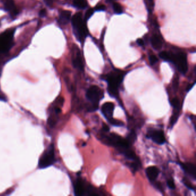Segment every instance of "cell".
<instances>
[{"mask_svg": "<svg viewBox=\"0 0 196 196\" xmlns=\"http://www.w3.org/2000/svg\"><path fill=\"white\" fill-rule=\"evenodd\" d=\"M159 57H160V58H162L163 60H164L165 61L171 62L172 53H169L166 52V51H163L159 53Z\"/></svg>", "mask_w": 196, "mask_h": 196, "instance_id": "21", "label": "cell"}, {"mask_svg": "<svg viewBox=\"0 0 196 196\" xmlns=\"http://www.w3.org/2000/svg\"><path fill=\"white\" fill-rule=\"evenodd\" d=\"M194 84H195V83H193L192 85H189V87L187 89V92H188V91H189L190 89H192V88L193 87V86L194 85Z\"/></svg>", "mask_w": 196, "mask_h": 196, "instance_id": "36", "label": "cell"}, {"mask_svg": "<svg viewBox=\"0 0 196 196\" xmlns=\"http://www.w3.org/2000/svg\"><path fill=\"white\" fill-rule=\"evenodd\" d=\"M88 186H86L85 183L82 179H76L74 185V190L75 194L76 196H84L87 194Z\"/></svg>", "mask_w": 196, "mask_h": 196, "instance_id": "9", "label": "cell"}, {"mask_svg": "<svg viewBox=\"0 0 196 196\" xmlns=\"http://www.w3.org/2000/svg\"><path fill=\"white\" fill-rule=\"evenodd\" d=\"M146 137L151 139L154 142L158 144L162 145L166 142L165 134L162 130L150 129L148 131Z\"/></svg>", "mask_w": 196, "mask_h": 196, "instance_id": "8", "label": "cell"}, {"mask_svg": "<svg viewBox=\"0 0 196 196\" xmlns=\"http://www.w3.org/2000/svg\"><path fill=\"white\" fill-rule=\"evenodd\" d=\"M146 173L148 179L151 182H154L158 177L159 173V170L156 166H152L147 167L146 170Z\"/></svg>", "mask_w": 196, "mask_h": 196, "instance_id": "12", "label": "cell"}, {"mask_svg": "<svg viewBox=\"0 0 196 196\" xmlns=\"http://www.w3.org/2000/svg\"><path fill=\"white\" fill-rule=\"evenodd\" d=\"M46 4L48 6H51L53 5V0H45Z\"/></svg>", "mask_w": 196, "mask_h": 196, "instance_id": "34", "label": "cell"}, {"mask_svg": "<svg viewBox=\"0 0 196 196\" xmlns=\"http://www.w3.org/2000/svg\"><path fill=\"white\" fill-rule=\"evenodd\" d=\"M136 43H138V45L140 46H143L144 45V41L141 38H139L136 40Z\"/></svg>", "mask_w": 196, "mask_h": 196, "instance_id": "32", "label": "cell"}, {"mask_svg": "<svg viewBox=\"0 0 196 196\" xmlns=\"http://www.w3.org/2000/svg\"><path fill=\"white\" fill-rule=\"evenodd\" d=\"M149 61H150V63L151 64V65H154L158 62V59L157 58L155 55H151L149 57Z\"/></svg>", "mask_w": 196, "mask_h": 196, "instance_id": "26", "label": "cell"}, {"mask_svg": "<svg viewBox=\"0 0 196 196\" xmlns=\"http://www.w3.org/2000/svg\"><path fill=\"white\" fill-rule=\"evenodd\" d=\"M45 14H46V11H45V9H43V10H40L39 15L41 17H44Z\"/></svg>", "mask_w": 196, "mask_h": 196, "instance_id": "33", "label": "cell"}, {"mask_svg": "<svg viewBox=\"0 0 196 196\" xmlns=\"http://www.w3.org/2000/svg\"><path fill=\"white\" fill-rule=\"evenodd\" d=\"M73 5L78 9H84L88 4L86 0H74Z\"/></svg>", "mask_w": 196, "mask_h": 196, "instance_id": "19", "label": "cell"}, {"mask_svg": "<svg viewBox=\"0 0 196 196\" xmlns=\"http://www.w3.org/2000/svg\"><path fill=\"white\" fill-rule=\"evenodd\" d=\"M119 151L120 152L121 154H123L127 159H128L129 160H132L133 161L139 160V159L137 158V156L135 154V153L132 150H130L129 147L123 149Z\"/></svg>", "mask_w": 196, "mask_h": 196, "instance_id": "14", "label": "cell"}, {"mask_svg": "<svg viewBox=\"0 0 196 196\" xmlns=\"http://www.w3.org/2000/svg\"><path fill=\"white\" fill-rule=\"evenodd\" d=\"M136 132H135L134 129H132L131 131L130 134L128 135L126 140L130 145L131 144H133L135 142V141L136 140Z\"/></svg>", "mask_w": 196, "mask_h": 196, "instance_id": "20", "label": "cell"}, {"mask_svg": "<svg viewBox=\"0 0 196 196\" xmlns=\"http://www.w3.org/2000/svg\"><path fill=\"white\" fill-rule=\"evenodd\" d=\"M175 111H174L173 115L171 117L170 120V128H172L174 126L176 122L178 120L179 114V110L181 109H174Z\"/></svg>", "mask_w": 196, "mask_h": 196, "instance_id": "18", "label": "cell"}, {"mask_svg": "<svg viewBox=\"0 0 196 196\" xmlns=\"http://www.w3.org/2000/svg\"><path fill=\"white\" fill-rule=\"evenodd\" d=\"M55 162V154L53 145H50L47 150L43 154L39 161V167L45 169L53 165Z\"/></svg>", "mask_w": 196, "mask_h": 196, "instance_id": "6", "label": "cell"}, {"mask_svg": "<svg viewBox=\"0 0 196 196\" xmlns=\"http://www.w3.org/2000/svg\"><path fill=\"white\" fill-rule=\"evenodd\" d=\"M14 31V29H10L0 34V53L6 52L12 47Z\"/></svg>", "mask_w": 196, "mask_h": 196, "instance_id": "4", "label": "cell"}, {"mask_svg": "<svg viewBox=\"0 0 196 196\" xmlns=\"http://www.w3.org/2000/svg\"><path fill=\"white\" fill-rule=\"evenodd\" d=\"M173 85V88L175 90V91H177V89H178V77L177 76L174 78Z\"/></svg>", "mask_w": 196, "mask_h": 196, "instance_id": "30", "label": "cell"}, {"mask_svg": "<svg viewBox=\"0 0 196 196\" xmlns=\"http://www.w3.org/2000/svg\"><path fill=\"white\" fill-rule=\"evenodd\" d=\"M72 25L74 34L77 39L80 42L85 40L88 35V31L82 18V14L77 13L72 18Z\"/></svg>", "mask_w": 196, "mask_h": 196, "instance_id": "2", "label": "cell"}, {"mask_svg": "<svg viewBox=\"0 0 196 196\" xmlns=\"http://www.w3.org/2000/svg\"><path fill=\"white\" fill-rule=\"evenodd\" d=\"M5 7L6 9L10 10L14 14H18V10L16 8L13 0H6L5 2Z\"/></svg>", "mask_w": 196, "mask_h": 196, "instance_id": "17", "label": "cell"}, {"mask_svg": "<svg viewBox=\"0 0 196 196\" xmlns=\"http://www.w3.org/2000/svg\"><path fill=\"white\" fill-rule=\"evenodd\" d=\"M167 185L168 187H169L170 189H174L175 187L174 181L173 179H171L167 181Z\"/></svg>", "mask_w": 196, "mask_h": 196, "instance_id": "28", "label": "cell"}, {"mask_svg": "<svg viewBox=\"0 0 196 196\" xmlns=\"http://www.w3.org/2000/svg\"><path fill=\"white\" fill-rule=\"evenodd\" d=\"M103 140L107 144L116 147L119 151L129 147V144L126 139L115 133H111L109 135H103Z\"/></svg>", "mask_w": 196, "mask_h": 196, "instance_id": "3", "label": "cell"}, {"mask_svg": "<svg viewBox=\"0 0 196 196\" xmlns=\"http://www.w3.org/2000/svg\"><path fill=\"white\" fill-rule=\"evenodd\" d=\"M113 8L115 14H120L123 13V8L118 3H114L113 5Z\"/></svg>", "mask_w": 196, "mask_h": 196, "instance_id": "22", "label": "cell"}, {"mask_svg": "<svg viewBox=\"0 0 196 196\" xmlns=\"http://www.w3.org/2000/svg\"><path fill=\"white\" fill-rule=\"evenodd\" d=\"M73 64L74 67L76 69H78L80 70H84V64L82 58L80 57V52L79 49H78V51H76V55L73 57Z\"/></svg>", "mask_w": 196, "mask_h": 196, "instance_id": "13", "label": "cell"}, {"mask_svg": "<svg viewBox=\"0 0 196 196\" xmlns=\"http://www.w3.org/2000/svg\"><path fill=\"white\" fill-rule=\"evenodd\" d=\"M109 121V123L115 126L116 127H123L124 126V123L123 122H122L121 121L119 120H117V119H113V117L111 119H110L108 121Z\"/></svg>", "mask_w": 196, "mask_h": 196, "instance_id": "23", "label": "cell"}, {"mask_svg": "<svg viewBox=\"0 0 196 196\" xmlns=\"http://www.w3.org/2000/svg\"><path fill=\"white\" fill-rule=\"evenodd\" d=\"M115 109V104L111 102H107L104 104L101 107V111L103 115L109 121L113 117Z\"/></svg>", "mask_w": 196, "mask_h": 196, "instance_id": "10", "label": "cell"}, {"mask_svg": "<svg viewBox=\"0 0 196 196\" xmlns=\"http://www.w3.org/2000/svg\"><path fill=\"white\" fill-rule=\"evenodd\" d=\"M182 182L189 189H190V190H194L195 189V187L193 186V185L187 179V178H183Z\"/></svg>", "mask_w": 196, "mask_h": 196, "instance_id": "25", "label": "cell"}, {"mask_svg": "<svg viewBox=\"0 0 196 196\" xmlns=\"http://www.w3.org/2000/svg\"><path fill=\"white\" fill-rule=\"evenodd\" d=\"M182 169L193 179H196V166L190 163H179Z\"/></svg>", "mask_w": 196, "mask_h": 196, "instance_id": "11", "label": "cell"}, {"mask_svg": "<svg viewBox=\"0 0 196 196\" xmlns=\"http://www.w3.org/2000/svg\"><path fill=\"white\" fill-rule=\"evenodd\" d=\"M151 43L154 49L159 50L162 49V43L160 40L159 37L157 35H154L152 36Z\"/></svg>", "mask_w": 196, "mask_h": 196, "instance_id": "15", "label": "cell"}, {"mask_svg": "<svg viewBox=\"0 0 196 196\" xmlns=\"http://www.w3.org/2000/svg\"><path fill=\"white\" fill-rule=\"evenodd\" d=\"M103 131L104 132H108L109 131V128L106 124L103 123Z\"/></svg>", "mask_w": 196, "mask_h": 196, "instance_id": "31", "label": "cell"}, {"mask_svg": "<svg viewBox=\"0 0 196 196\" xmlns=\"http://www.w3.org/2000/svg\"><path fill=\"white\" fill-rule=\"evenodd\" d=\"M171 62L174 63L179 71L185 74L187 71V57L183 53H179L176 54H172Z\"/></svg>", "mask_w": 196, "mask_h": 196, "instance_id": "7", "label": "cell"}, {"mask_svg": "<svg viewBox=\"0 0 196 196\" xmlns=\"http://www.w3.org/2000/svg\"><path fill=\"white\" fill-rule=\"evenodd\" d=\"M71 12L69 10H63L60 14V22L63 24H66L71 18Z\"/></svg>", "mask_w": 196, "mask_h": 196, "instance_id": "16", "label": "cell"}, {"mask_svg": "<svg viewBox=\"0 0 196 196\" xmlns=\"http://www.w3.org/2000/svg\"><path fill=\"white\" fill-rule=\"evenodd\" d=\"M94 10L93 9H92V8H91V9H89L87 10V12H86V14H85V20H89V18H90L92 15H93V14L94 13Z\"/></svg>", "mask_w": 196, "mask_h": 196, "instance_id": "27", "label": "cell"}, {"mask_svg": "<svg viewBox=\"0 0 196 196\" xmlns=\"http://www.w3.org/2000/svg\"><path fill=\"white\" fill-rule=\"evenodd\" d=\"M106 9V6L104 5H98L96 8L95 10L97 11H104Z\"/></svg>", "mask_w": 196, "mask_h": 196, "instance_id": "29", "label": "cell"}, {"mask_svg": "<svg viewBox=\"0 0 196 196\" xmlns=\"http://www.w3.org/2000/svg\"><path fill=\"white\" fill-rule=\"evenodd\" d=\"M86 96L92 105L98 108V104L104 98V95L102 89L96 85H93L87 90Z\"/></svg>", "mask_w": 196, "mask_h": 196, "instance_id": "5", "label": "cell"}, {"mask_svg": "<svg viewBox=\"0 0 196 196\" xmlns=\"http://www.w3.org/2000/svg\"><path fill=\"white\" fill-rule=\"evenodd\" d=\"M156 187H158V189L160 191H161V192L163 191L162 186V185L160 184V183H158L156 184Z\"/></svg>", "mask_w": 196, "mask_h": 196, "instance_id": "35", "label": "cell"}, {"mask_svg": "<svg viewBox=\"0 0 196 196\" xmlns=\"http://www.w3.org/2000/svg\"><path fill=\"white\" fill-rule=\"evenodd\" d=\"M124 73L123 71H114L105 76V80L108 84V92L109 94L114 97L119 96V88L123 82Z\"/></svg>", "mask_w": 196, "mask_h": 196, "instance_id": "1", "label": "cell"}, {"mask_svg": "<svg viewBox=\"0 0 196 196\" xmlns=\"http://www.w3.org/2000/svg\"><path fill=\"white\" fill-rule=\"evenodd\" d=\"M171 105L173 107L174 109H180V102L178 98H174L171 100L170 101Z\"/></svg>", "mask_w": 196, "mask_h": 196, "instance_id": "24", "label": "cell"}]
</instances>
